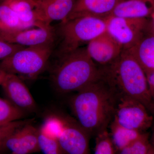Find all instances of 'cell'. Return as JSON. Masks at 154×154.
Here are the masks:
<instances>
[{
    "label": "cell",
    "mask_w": 154,
    "mask_h": 154,
    "mask_svg": "<svg viewBox=\"0 0 154 154\" xmlns=\"http://www.w3.org/2000/svg\"><path fill=\"white\" fill-rule=\"evenodd\" d=\"M118 99L101 79L76 92L69 100L76 120L91 136L107 129Z\"/></svg>",
    "instance_id": "cell-1"
},
{
    "label": "cell",
    "mask_w": 154,
    "mask_h": 154,
    "mask_svg": "<svg viewBox=\"0 0 154 154\" xmlns=\"http://www.w3.org/2000/svg\"><path fill=\"white\" fill-rule=\"evenodd\" d=\"M99 67L100 78L117 99L128 97L136 99L146 107L152 102L145 72L127 49H123L112 63Z\"/></svg>",
    "instance_id": "cell-2"
},
{
    "label": "cell",
    "mask_w": 154,
    "mask_h": 154,
    "mask_svg": "<svg viewBox=\"0 0 154 154\" xmlns=\"http://www.w3.org/2000/svg\"><path fill=\"white\" fill-rule=\"evenodd\" d=\"M58 57L51 75L53 85L58 93L76 92L100 79L99 67L90 57L86 47Z\"/></svg>",
    "instance_id": "cell-3"
},
{
    "label": "cell",
    "mask_w": 154,
    "mask_h": 154,
    "mask_svg": "<svg viewBox=\"0 0 154 154\" xmlns=\"http://www.w3.org/2000/svg\"><path fill=\"white\" fill-rule=\"evenodd\" d=\"M54 42L24 48L0 62V69L22 80L36 79L46 68Z\"/></svg>",
    "instance_id": "cell-4"
},
{
    "label": "cell",
    "mask_w": 154,
    "mask_h": 154,
    "mask_svg": "<svg viewBox=\"0 0 154 154\" xmlns=\"http://www.w3.org/2000/svg\"><path fill=\"white\" fill-rule=\"evenodd\" d=\"M107 30L106 19L85 17L61 22L58 28V56L88 44Z\"/></svg>",
    "instance_id": "cell-5"
},
{
    "label": "cell",
    "mask_w": 154,
    "mask_h": 154,
    "mask_svg": "<svg viewBox=\"0 0 154 154\" xmlns=\"http://www.w3.org/2000/svg\"><path fill=\"white\" fill-rule=\"evenodd\" d=\"M121 126L146 132L152 126L154 117L143 104L128 97L118 99L113 119Z\"/></svg>",
    "instance_id": "cell-6"
},
{
    "label": "cell",
    "mask_w": 154,
    "mask_h": 154,
    "mask_svg": "<svg viewBox=\"0 0 154 154\" xmlns=\"http://www.w3.org/2000/svg\"><path fill=\"white\" fill-rule=\"evenodd\" d=\"M107 33L122 47H134L148 28V19H131L110 16L106 19Z\"/></svg>",
    "instance_id": "cell-7"
},
{
    "label": "cell",
    "mask_w": 154,
    "mask_h": 154,
    "mask_svg": "<svg viewBox=\"0 0 154 154\" xmlns=\"http://www.w3.org/2000/svg\"><path fill=\"white\" fill-rule=\"evenodd\" d=\"M65 125L58 138L63 154L90 153L89 139L91 136L76 119L64 117Z\"/></svg>",
    "instance_id": "cell-8"
},
{
    "label": "cell",
    "mask_w": 154,
    "mask_h": 154,
    "mask_svg": "<svg viewBox=\"0 0 154 154\" xmlns=\"http://www.w3.org/2000/svg\"><path fill=\"white\" fill-rule=\"evenodd\" d=\"M86 48L92 60L99 67L112 63L123 50L107 31L90 41Z\"/></svg>",
    "instance_id": "cell-9"
},
{
    "label": "cell",
    "mask_w": 154,
    "mask_h": 154,
    "mask_svg": "<svg viewBox=\"0 0 154 154\" xmlns=\"http://www.w3.org/2000/svg\"><path fill=\"white\" fill-rule=\"evenodd\" d=\"M7 99L17 108L26 113L34 112L37 105L23 80L19 76L8 74L2 85Z\"/></svg>",
    "instance_id": "cell-10"
},
{
    "label": "cell",
    "mask_w": 154,
    "mask_h": 154,
    "mask_svg": "<svg viewBox=\"0 0 154 154\" xmlns=\"http://www.w3.org/2000/svg\"><path fill=\"white\" fill-rule=\"evenodd\" d=\"M31 120L10 135L5 144V151L13 154H28L40 152L38 143V129Z\"/></svg>",
    "instance_id": "cell-11"
},
{
    "label": "cell",
    "mask_w": 154,
    "mask_h": 154,
    "mask_svg": "<svg viewBox=\"0 0 154 154\" xmlns=\"http://www.w3.org/2000/svg\"><path fill=\"white\" fill-rule=\"evenodd\" d=\"M54 28H33L8 32H0V40L25 47L54 42Z\"/></svg>",
    "instance_id": "cell-12"
},
{
    "label": "cell",
    "mask_w": 154,
    "mask_h": 154,
    "mask_svg": "<svg viewBox=\"0 0 154 154\" xmlns=\"http://www.w3.org/2000/svg\"><path fill=\"white\" fill-rule=\"evenodd\" d=\"M76 0H35V9L39 20L51 26L54 21L63 22L71 12Z\"/></svg>",
    "instance_id": "cell-13"
},
{
    "label": "cell",
    "mask_w": 154,
    "mask_h": 154,
    "mask_svg": "<svg viewBox=\"0 0 154 154\" xmlns=\"http://www.w3.org/2000/svg\"><path fill=\"white\" fill-rule=\"evenodd\" d=\"M122 1L76 0L71 12L64 21L85 17L106 19L111 15L116 5Z\"/></svg>",
    "instance_id": "cell-14"
},
{
    "label": "cell",
    "mask_w": 154,
    "mask_h": 154,
    "mask_svg": "<svg viewBox=\"0 0 154 154\" xmlns=\"http://www.w3.org/2000/svg\"><path fill=\"white\" fill-rule=\"evenodd\" d=\"M129 51L146 74L154 71V30L151 22L137 44Z\"/></svg>",
    "instance_id": "cell-15"
},
{
    "label": "cell",
    "mask_w": 154,
    "mask_h": 154,
    "mask_svg": "<svg viewBox=\"0 0 154 154\" xmlns=\"http://www.w3.org/2000/svg\"><path fill=\"white\" fill-rule=\"evenodd\" d=\"M154 11V0H123L116 5L110 16L148 19Z\"/></svg>",
    "instance_id": "cell-16"
},
{
    "label": "cell",
    "mask_w": 154,
    "mask_h": 154,
    "mask_svg": "<svg viewBox=\"0 0 154 154\" xmlns=\"http://www.w3.org/2000/svg\"><path fill=\"white\" fill-rule=\"evenodd\" d=\"M17 14L24 29L49 28L39 20L35 9V0H4Z\"/></svg>",
    "instance_id": "cell-17"
},
{
    "label": "cell",
    "mask_w": 154,
    "mask_h": 154,
    "mask_svg": "<svg viewBox=\"0 0 154 154\" xmlns=\"http://www.w3.org/2000/svg\"><path fill=\"white\" fill-rule=\"evenodd\" d=\"M108 128H110V136L118 154L144 132L126 128L113 120Z\"/></svg>",
    "instance_id": "cell-18"
},
{
    "label": "cell",
    "mask_w": 154,
    "mask_h": 154,
    "mask_svg": "<svg viewBox=\"0 0 154 154\" xmlns=\"http://www.w3.org/2000/svg\"><path fill=\"white\" fill-rule=\"evenodd\" d=\"M22 29H25L16 12L4 2L0 4V32Z\"/></svg>",
    "instance_id": "cell-19"
},
{
    "label": "cell",
    "mask_w": 154,
    "mask_h": 154,
    "mask_svg": "<svg viewBox=\"0 0 154 154\" xmlns=\"http://www.w3.org/2000/svg\"><path fill=\"white\" fill-rule=\"evenodd\" d=\"M26 113L14 106L8 99L0 97V124L20 120L25 117Z\"/></svg>",
    "instance_id": "cell-20"
},
{
    "label": "cell",
    "mask_w": 154,
    "mask_h": 154,
    "mask_svg": "<svg viewBox=\"0 0 154 154\" xmlns=\"http://www.w3.org/2000/svg\"><path fill=\"white\" fill-rule=\"evenodd\" d=\"M149 134L144 132L137 139L121 151L120 154H154V145L149 140Z\"/></svg>",
    "instance_id": "cell-21"
},
{
    "label": "cell",
    "mask_w": 154,
    "mask_h": 154,
    "mask_svg": "<svg viewBox=\"0 0 154 154\" xmlns=\"http://www.w3.org/2000/svg\"><path fill=\"white\" fill-rule=\"evenodd\" d=\"M64 125V117L51 115L45 119L38 130L48 136L58 140Z\"/></svg>",
    "instance_id": "cell-22"
},
{
    "label": "cell",
    "mask_w": 154,
    "mask_h": 154,
    "mask_svg": "<svg viewBox=\"0 0 154 154\" xmlns=\"http://www.w3.org/2000/svg\"><path fill=\"white\" fill-rule=\"evenodd\" d=\"M96 145L94 149L95 154H114L117 153L112 141L110 132L107 129L104 130L95 136Z\"/></svg>",
    "instance_id": "cell-23"
},
{
    "label": "cell",
    "mask_w": 154,
    "mask_h": 154,
    "mask_svg": "<svg viewBox=\"0 0 154 154\" xmlns=\"http://www.w3.org/2000/svg\"><path fill=\"white\" fill-rule=\"evenodd\" d=\"M38 143L39 150L45 154H63L58 140L46 135L38 130Z\"/></svg>",
    "instance_id": "cell-24"
},
{
    "label": "cell",
    "mask_w": 154,
    "mask_h": 154,
    "mask_svg": "<svg viewBox=\"0 0 154 154\" xmlns=\"http://www.w3.org/2000/svg\"><path fill=\"white\" fill-rule=\"evenodd\" d=\"M30 120H19L8 123L0 124V153L5 151V142L9 136Z\"/></svg>",
    "instance_id": "cell-25"
},
{
    "label": "cell",
    "mask_w": 154,
    "mask_h": 154,
    "mask_svg": "<svg viewBox=\"0 0 154 154\" xmlns=\"http://www.w3.org/2000/svg\"><path fill=\"white\" fill-rule=\"evenodd\" d=\"M25 47H26L0 40V62L7 58L17 51Z\"/></svg>",
    "instance_id": "cell-26"
},
{
    "label": "cell",
    "mask_w": 154,
    "mask_h": 154,
    "mask_svg": "<svg viewBox=\"0 0 154 154\" xmlns=\"http://www.w3.org/2000/svg\"><path fill=\"white\" fill-rule=\"evenodd\" d=\"M149 92L152 101L154 102V71L146 74Z\"/></svg>",
    "instance_id": "cell-27"
},
{
    "label": "cell",
    "mask_w": 154,
    "mask_h": 154,
    "mask_svg": "<svg viewBox=\"0 0 154 154\" xmlns=\"http://www.w3.org/2000/svg\"><path fill=\"white\" fill-rule=\"evenodd\" d=\"M8 73L0 69V86H2L5 79Z\"/></svg>",
    "instance_id": "cell-28"
},
{
    "label": "cell",
    "mask_w": 154,
    "mask_h": 154,
    "mask_svg": "<svg viewBox=\"0 0 154 154\" xmlns=\"http://www.w3.org/2000/svg\"><path fill=\"white\" fill-rule=\"evenodd\" d=\"M147 109L148 110L149 112L153 116L154 118V102L152 101L150 104L147 107Z\"/></svg>",
    "instance_id": "cell-29"
},
{
    "label": "cell",
    "mask_w": 154,
    "mask_h": 154,
    "mask_svg": "<svg viewBox=\"0 0 154 154\" xmlns=\"http://www.w3.org/2000/svg\"><path fill=\"white\" fill-rule=\"evenodd\" d=\"M152 126V133L151 139L150 141L154 145V122L153 123Z\"/></svg>",
    "instance_id": "cell-30"
},
{
    "label": "cell",
    "mask_w": 154,
    "mask_h": 154,
    "mask_svg": "<svg viewBox=\"0 0 154 154\" xmlns=\"http://www.w3.org/2000/svg\"><path fill=\"white\" fill-rule=\"evenodd\" d=\"M151 24L152 27L154 30V11L153 12L151 16Z\"/></svg>",
    "instance_id": "cell-31"
}]
</instances>
